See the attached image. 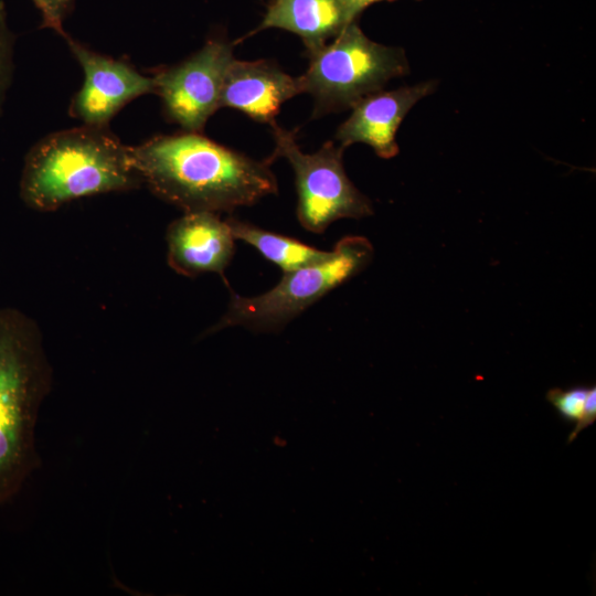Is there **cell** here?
I'll use <instances>...</instances> for the list:
<instances>
[{
	"label": "cell",
	"instance_id": "obj_13",
	"mask_svg": "<svg viewBox=\"0 0 596 596\" xmlns=\"http://www.w3.org/2000/svg\"><path fill=\"white\" fill-rule=\"evenodd\" d=\"M235 240L255 247L283 273L322 260L330 251H320L296 238L260 228L234 217L226 219Z\"/></svg>",
	"mask_w": 596,
	"mask_h": 596
},
{
	"label": "cell",
	"instance_id": "obj_1",
	"mask_svg": "<svg viewBox=\"0 0 596 596\" xmlns=\"http://www.w3.org/2000/svg\"><path fill=\"white\" fill-rule=\"evenodd\" d=\"M129 150L142 183L184 212H232L278 191L272 157L255 160L202 132L157 135Z\"/></svg>",
	"mask_w": 596,
	"mask_h": 596
},
{
	"label": "cell",
	"instance_id": "obj_12",
	"mask_svg": "<svg viewBox=\"0 0 596 596\" xmlns=\"http://www.w3.org/2000/svg\"><path fill=\"white\" fill-rule=\"evenodd\" d=\"M353 22L341 0H270L260 23L243 38L267 29L297 34L311 53Z\"/></svg>",
	"mask_w": 596,
	"mask_h": 596
},
{
	"label": "cell",
	"instance_id": "obj_3",
	"mask_svg": "<svg viewBox=\"0 0 596 596\" xmlns=\"http://www.w3.org/2000/svg\"><path fill=\"white\" fill-rule=\"evenodd\" d=\"M52 381L38 323L19 309L0 308V507L40 467L35 427Z\"/></svg>",
	"mask_w": 596,
	"mask_h": 596
},
{
	"label": "cell",
	"instance_id": "obj_7",
	"mask_svg": "<svg viewBox=\"0 0 596 596\" xmlns=\"http://www.w3.org/2000/svg\"><path fill=\"white\" fill-rule=\"evenodd\" d=\"M234 45L224 38L213 36L185 60L156 70L152 74L155 94L161 99L167 119L182 130L202 132L209 118L220 108Z\"/></svg>",
	"mask_w": 596,
	"mask_h": 596
},
{
	"label": "cell",
	"instance_id": "obj_5",
	"mask_svg": "<svg viewBox=\"0 0 596 596\" xmlns=\"http://www.w3.org/2000/svg\"><path fill=\"white\" fill-rule=\"evenodd\" d=\"M373 258L371 243L362 236H345L328 257L283 273L268 291L243 297L230 289L226 312L206 334L228 327L276 331L298 317L329 291L362 272Z\"/></svg>",
	"mask_w": 596,
	"mask_h": 596
},
{
	"label": "cell",
	"instance_id": "obj_4",
	"mask_svg": "<svg viewBox=\"0 0 596 596\" xmlns=\"http://www.w3.org/2000/svg\"><path fill=\"white\" fill-rule=\"evenodd\" d=\"M307 55L309 65L299 78L302 93L313 98V118L352 108L368 95L382 91L391 79L409 72L402 47L372 41L356 21Z\"/></svg>",
	"mask_w": 596,
	"mask_h": 596
},
{
	"label": "cell",
	"instance_id": "obj_8",
	"mask_svg": "<svg viewBox=\"0 0 596 596\" xmlns=\"http://www.w3.org/2000/svg\"><path fill=\"white\" fill-rule=\"evenodd\" d=\"M64 41L84 75L68 107L70 116L83 125L108 127L127 104L155 94L153 76L140 73L126 60L98 53L68 34Z\"/></svg>",
	"mask_w": 596,
	"mask_h": 596
},
{
	"label": "cell",
	"instance_id": "obj_14",
	"mask_svg": "<svg viewBox=\"0 0 596 596\" xmlns=\"http://www.w3.org/2000/svg\"><path fill=\"white\" fill-rule=\"evenodd\" d=\"M546 400L557 414L567 423H574V428L567 443L596 421V386H572L568 389L553 387L546 393Z\"/></svg>",
	"mask_w": 596,
	"mask_h": 596
},
{
	"label": "cell",
	"instance_id": "obj_6",
	"mask_svg": "<svg viewBox=\"0 0 596 596\" xmlns=\"http://www.w3.org/2000/svg\"><path fill=\"white\" fill-rule=\"evenodd\" d=\"M275 139L273 160L287 159L296 180L297 219L312 233H322L340 219H362L373 213L369 198L348 178L343 162V148L333 141L318 151L305 153L291 131L270 125Z\"/></svg>",
	"mask_w": 596,
	"mask_h": 596
},
{
	"label": "cell",
	"instance_id": "obj_17",
	"mask_svg": "<svg viewBox=\"0 0 596 596\" xmlns=\"http://www.w3.org/2000/svg\"><path fill=\"white\" fill-rule=\"evenodd\" d=\"M382 1H387V2H392V1H395V0H341V2L344 4L348 13H349V17L352 21H356V19L359 18V15L370 6L374 4V3H377V2H382Z\"/></svg>",
	"mask_w": 596,
	"mask_h": 596
},
{
	"label": "cell",
	"instance_id": "obj_10",
	"mask_svg": "<svg viewBox=\"0 0 596 596\" xmlns=\"http://www.w3.org/2000/svg\"><path fill=\"white\" fill-rule=\"evenodd\" d=\"M167 260L178 274L196 277L215 273L224 277L234 252V236L226 220L219 213L184 212L166 232Z\"/></svg>",
	"mask_w": 596,
	"mask_h": 596
},
{
	"label": "cell",
	"instance_id": "obj_16",
	"mask_svg": "<svg viewBox=\"0 0 596 596\" xmlns=\"http://www.w3.org/2000/svg\"><path fill=\"white\" fill-rule=\"evenodd\" d=\"M41 14V29H50L63 39L67 35L64 21L74 9L75 0H31Z\"/></svg>",
	"mask_w": 596,
	"mask_h": 596
},
{
	"label": "cell",
	"instance_id": "obj_15",
	"mask_svg": "<svg viewBox=\"0 0 596 596\" xmlns=\"http://www.w3.org/2000/svg\"><path fill=\"white\" fill-rule=\"evenodd\" d=\"M15 42L17 38L9 24L6 3L0 0V117L13 83Z\"/></svg>",
	"mask_w": 596,
	"mask_h": 596
},
{
	"label": "cell",
	"instance_id": "obj_2",
	"mask_svg": "<svg viewBox=\"0 0 596 596\" xmlns=\"http://www.w3.org/2000/svg\"><path fill=\"white\" fill-rule=\"evenodd\" d=\"M142 184L129 146L108 127L82 125L54 131L29 149L19 193L28 207L51 212L73 200Z\"/></svg>",
	"mask_w": 596,
	"mask_h": 596
},
{
	"label": "cell",
	"instance_id": "obj_11",
	"mask_svg": "<svg viewBox=\"0 0 596 596\" xmlns=\"http://www.w3.org/2000/svg\"><path fill=\"white\" fill-rule=\"evenodd\" d=\"M301 93L299 76L285 73L274 62L234 57L224 78L220 108L230 107L272 125L281 105Z\"/></svg>",
	"mask_w": 596,
	"mask_h": 596
},
{
	"label": "cell",
	"instance_id": "obj_9",
	"mask_svg": "<svg viewBox=\"0 0 596 596\" xmlns=\"http://www.w3.org/2000/svg\"><path fill=\"white\" fill-rule=\"evenodd\" d=\"M437 85V81L430 79L368 95L352 107L351 115L339 126L334 139L343 149L362 142L380 158L395 157L398 153L395 137L401 123L417 102L435 92Z\"/></svg>",
	"mask_w": 596,
	"mask_h": 596
}]
</instances>
